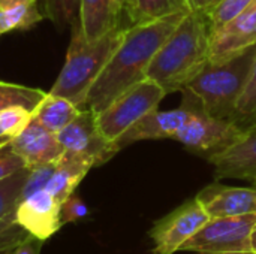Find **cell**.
Returning a JSON list of instances; mask_svg holds the SVG:
<instances>
[{
  "mask_svg": "<svg viewBox=\"0 0 256 254\" xmlns=\"http://www.w3.org/2000/svg\"><path fill=\"white\" fill-rule=\"evenodd\" d=\"M186 13L177 12L128 25L120 45L92 85L84 108L99 114L128 88L146 79L154 54Z\"/></svg>",
  "mask_w": 256,
  "mask_h": 254,
  "instance_id": "cell-1",
  "label": "cell"
},
{
  "mask_svg": "<svg viewBox=\"0 0 256 254\" xmlns=\"http://www.w3.org/2000/svg\"><path fill=\"white\" fill-rule=\"evenodd\" d=\"M212 31L207 15L192 9L154 54L147 78L166 94L182 91L210 63Z\"/></svg>",
  "mask_w": 256,
  "mask_h": 254,
  "instance_id": "cell-2",
  "label": "cell"
},
{
  "mask_svg": "<svg viewBox=\"0 0 256 254\" xmlns=\"http://www.w3.org/2000/svg\"><path fill=\"white\" fill-rule=\"evenodd\" d=\"M124 31L126 27H118L99 39L87 40L76 19L72 24V39L64 64L50 93L64 97L84 109L92 85L120 45Z\"/></svg>",
  "mask_w": 256,
  "mask_h": 254,
  "instance_id": "cell-3",
  "label": "cell"
},
{
  "mask_svg": "<svg viewBox=\"0 0 256 254\" xmlns=\"http://www.w3.org/2000/svg\"><path fill=\"white\" fill-rule=\"evenodd\" d=\"M255 61L256 45L222 63H208L186 88L200 99L210 115L236 120V108Z\"/></svg>",
  "mask_w": 256,
  "mask_h": 254,
  "instance_id": "cell-4",
  "label": "cell"
},
{
  "mask_svg": "<svg viewBox=\"0 0 256 254\" xmlns=\"http://www.w3.org/2000/svg\"><path fill=\"white\" fill-rule=\"evenodd\" d=\"M182 91L189 94L192 112L176 133L174 139L183 144L188 150L208 159L226 150L243 136L246 127L238 121L210 115L190 90L183 88Z\"/></svg>",
  "mask_w": 256,
  "mask_h": 254,
  "instance_id": "cell-5",
  "label": "cell"
},
{
  "mask_svg": "<svg viewBox=\"0 0 256 254\" xmlns=\"http://www.w3.org/2000/svg\"><path fill=\"white\" fill-rule=\"evenodd\" d=\"M165 96V90L150 78L132 85L102 112L96 114V121L102 135L110 142L116 144L135 123L156 109Z\"/></svg>",
  "mask_w": 256,
  "mask_h": 254,
  "instance_id": "cell-6",
  "label": "cell"
},
{
  "mask_svg": "<svg viewBox=\"0 0 256 254\" xmlns=\"http://www.w3.org/2000/svg\"><path fill=\"white\" fill-rule=\"evenodd\" d=\"M256 226V213L244 216L210 219L180 252L196 254L252 253V232Z\"/></svg>",
  "mask_w": 256,
  "mask_h": 254,
  "instance_id": "cell-7",
  "label": "cell"
},
{
  "mask_svg": "<svg viewBox=\"0 0 256 254\" xmlns=\"http://www.w3.org/2000/svg\"><path fill=\"white\" fill-rule=\"evenodd\" d=\"M64 154L88 162L93 168L100 166L120 150L100 132L96 114L87 108L81 109L76 118L57 133Z\"/></svg>",
  "mask_w": 256,
  "mask_h": 254,
  "instance_id": "cell-8",
  "label": "cell"
},
{
  "mask_svg": "<svg viewBox=\"0 0 256 254\" xmlns=\"http://www.w3.org/2000/svg\"><path fill=\"white\" fill-rule=\"evenodd\" d=\"M208 214L196 198L184 202L168 216L156 222L150 231L154 254H174L192 238L207 222Z\"/></svg>",
  "mask_w": 256,
  "mask_h": 254,
  "instance_id": "cell-9",
  "label": "cell"
},
{
  "mask_svg": "<svg viewBox=\"0 0 256 254\" xmlns=\"http://www.w3.org/2000/svg\"><path fill=\"white\" fill-rule=\"evenodd\" d=\"M14 220L26 234L42 243L57 234L64 225L62 220V204L45 189L38 190L18 201Z\"/></svg>",
  "mask_w": 256,
  "mask_h": 254,
  "instance_id": "cell-10",
  "label": "cell"
},
{
  "mask_svg": "<svg viewBox=\"0 0 256 254\" xmlns=\"http://www.w3.org/2000/svg\"><path fill=\"white\" fill-rule=\"evenodd\" d=\"M183 93V102L178 108L170 111L153 109L138 123H135L123 136L116 142L117 148L122 150L138 141L146 139H174L176 133L184 124L192 112V102L186 91Z\"/></svg>",
  "mask_w": 256,
  "mask_h": 254,
  "instance_id": "cell-11",
  "label": "cell"
},
{
  "mask_svg": "<svg viewBox=\"0 0 256 254\" xmlns=\"http://www.w3.org/2000/svg\"><path fill=\"white\" fill-rule=\"evenodd\" d=\"M256 45V0L212 36L210 63H222Z\"/></svg>",
  "mask_w": 256,
  "mask_h": 254,
  "instance_id": "cell-12",
  "label": "cell"
},
{
  "mask_svg": "<svg viewBox=\"0 0 256 254\" xmlns=\"http://www.w3.org/2000/svg\"><path fill=\"white\" fill-rule=\"evenodd\" d=\"M216 180L236 178L256 181V123L246 126L243 136L226 150L207 159Z\"/></svg>",
  "mask_w": 256,
  "mask_h": 254,
  "instance_id": "cell-13",
  "label": "cell"
},
{
  "mask_svg": "<svg viewBox=\"0 0 256 254\" xmlns=\"http://www.w3.org/2000/svg\"><path fill=\"white\" fill-rule=\"evenodd\" d=\"M9 147L22 159L28 169L58 163L64 154V148L57 135L46 130L34 120H32L30 124L9 142Z\"/></svg>",
  "mask_w": 256,
  "mask_h": 254,
  "instance_id": "cell-14",
  "label": "cell"
},
{
  "mask_svg": "<svg viewBox=\"0 0 256 254\" xmlns=\"http://www.w3.org/2000/svg\"><path fill=\"white\" fill-rule=\"evenodd\" d=\"M210 219L256 213V189L231 187L213 183L196 196Z\"/></svg>",
  "mask_w": 256,
  "mask_h": 254,
  "instance_id": "cell-15",
  "label": "cell"
},
{
  "mask_svg": "<svg viewBox=\"0 0 256 254\" xmlns=\"http://www.w3.org/2000/svg\"><path fill=\"white\" fill-rule=\"evenodd\" d=\"M122 0H80L78 21L87 40H94L122 27Z\"/></svg>",
  "mask_w": 256,
  "mask_h": 254,
  "instance_id": "cell-16",
  "label": "cell"
},
{
  "mask_svg": "<svg viewBox=\"0 0 256 254\" xmlns=\"http://www.w3.org/2000/svg\"><path fill=\"white\" fill-rule=\"evenodd\" d=\"M28 172H30L28 168H22L21 171L10 175L9 178L0 181V250L2 253L8 250L14 243L18 241L9 234L15 231L14 228H18L14 220V213L18 204L22 186L28 177Z\"/></svg>",
  "mask_w": 256,
  "mask_h": 254,
  "instance_id": "cell-17",
  "label": "cell"
},
{
  "mask_svg": "<svg viewBox=\"0 0 256 254\" xmlns=\"http://www.w3.org/2000/svg\"><path fill=\"white\" fill-rule=\"evenodd\" d=\"M92 168L93 166L88 162L63 154L45 190H48L60 204H63L70 195H74L75 189L80 186V183Z\"/></svg>",
  "mask_w": 256,
  "mask_h": 254,
  "instance_id": "cell-18",
  "label": "cell"
},
{
  "mask_svg": "<svg viewBox=\"0 0 256 254\" xmlns=\"http://www.w3.org/2000/svg\"><path fill=\"white\" fill-rule=\"evenodd\" d=\"M80 112L81 108L74 105L70 100L46 93L39 105L33 109V120L57 135L69 123H72Z\"/></svg>",
  "mask_w": 256,
  "mask_h": 254,
  "instance_id": "cell-19",
  "label": "cell"
},
{
  "mask_svg": "<svg viewBox=\"0 0 256 254\" xmlns=\"http://www.w3.org/2000/svg\"><path fill=\"white\" fill-rule=\"evenodd\" d=\"M38 0H0V34L27 30L42 21Z\"/></svg>",
  "mask_w": 256,
  "mask_h": 254,
  "instance_id": "cell-20",
  "label": "cell"
},
{
  "mask_svg": "<svg viewBox=\"0 0 256 254\" xmlns=\"http://www.w3.org/2000/svg\"><path fill=\"white\" fill-rule=\"evenodd\" d=\"M46 93L38 88H28L18 84L0 81V111L10 106H24L33 111Z\"/></svg>",
  "mask_w": 256,
  "mask_h": 254,
  "instance_id": "cell-21",
  "label": "cell"
},
{
  "mask_svg": "<svg viewBox=\"0 0 256 254\" xmlns=\"http://www.w3.org/2000/svg\"><path fill=\"white\" fill-rule=\"evenodd\" d=\"M136 16L135 22L152 21L168 16L177 12H190V0H135Z\"/></svg>",
  "mask_w": 256,
  "mask_h": 254,
  "instance_id": "cell-22",
  "label": "cell"
},
{
  "mask_svg": "<svg viewBox=\"0 0 256 254\" xmlns=\"http://www.w3.org/2000/svg\"><path fill=\"white\" fill-rule=\"evenodd\" d=\"M254 0H220L213 9H210L206 15L210 24L212 36L231 22L238 13H242Z\"/></svg>",
  "mask_w": 256,
  "mask_h": 254,
  "instance_id": "cell-23",
  "label": "cell"
},
{
  "mask_svg": "<svg viewBox=\"0 0 256 254\" xmlns=\"http://www.w3.org/2000/svg\"><path fill=\"white\" fill-rule=\"evenodd\" d=\"M44 10L58 30H64L78 19L80 0H44Z\"/></svg>",
  "mask_w": 256,
  "mask_h": 254,
  "instance_id": "cell-24",
  "label": "cell"
},
{
  "mask_svg": "<svg viewBox=\"0 0 256 254\" xmlns=\"http://www.w3.org/2000/svg\"><path fill=\"white\" fill-rule=\"evenodd\" d=\"M33 120V111L24 106H10L0 111V130L9 142L18 136Z\"/></svg>",
  "mask_w": 256,
  "mask_h": 254,
  "instance_id": "cell-25",
  "label": "cell"
},
{
  "mask_svg": "<svg viewBox=\"0 0 256 254\" xmlns=\"http://www.w3.org/2000/svg\"><path fill=\"white\" fill-rule=\"evenodd\" d=\"M236 120L244 127L256 123V61L254 64L249 82L237 103Z\"/></svg>",
  "mask_w": 256,
  "mask_h": 254,
  "instance_id": "cell-26",
  "label": "cell"
},
{
  "mask_svg": "<svg viewBox=\"0 0 256 254\" xmlns=\"http://www.w3.org/2000/svg\"><path fill=\"white\" fill-rule=\"evenodd\" d=\"M57 163H50V165H44V166H38V168H33L30 169L28 172V177L22 186V190H21V195H20V199L38 192V190H42L46 187L54 169H56ZM18 199V201H20Z\"/></svg>",
  "mask_w": 256,
  "mask_h": 254,
  "instance_id": "cell-27",
  "label": "cell"
},
{
  "mask_svg": "<svg viewBox=\"0 0 256 254\" xmlns=\"http://www.w3.org/2000/svg\"><path fill=\"white\" fill-rule=\"evenodd\" d=\"M22 168H26L22 159L16 153H14L9 144L0 147V181L9 178L15 172L21 171Z\"/></svg>",
  "mask_w": 256,
  "mask_h": 254,
  "instance_id": "cell-28",
  "label": "cell"
},
{
  "mask_svg": "<svg viewBox=\"0 0 256 254\" xmlns=\"http://www.w3.org/2000/svg\"><path fill=\"white\" fill-rule=\"evenodd\" d=\"M88 214L86 204L74 193L62 204V220L63 223H75Z\"/></svg>",
  "mask_w": 256,
  "mask_h": 254,
  "instance_id": "cell-29",
  "label": "cell"
},
{
  "mask_svg": "<svg viewBox=\"0 0 256 254\" xmlns=\"http://www.w3.org/2000/svg\"><path fill=\"white\" fill-rule=\"evenodd\" d=\"M40 246L42 241L34 238L30 234H26L21 237L16 243H14L4 254H40Z\"/></svg>",
  "mask_w": 256,
  "mask_h": 254,
  "instance_id": "cell-30",
  "label": "cell"
},
{
  "mask_svg": "<svg viewBox=\"0 0 256 254\" xmlns=\"http://www.w3.org/2000/svg\"><path fill=\"white\" fill-rule=\"evenodd\" d=\"M122 7H123V15L129 18L130 24H135V16H136V1L135 0H122Z\"/></svg>",
  "mask_w": 256,
  "mask_h": 254,
  "instance_id": "cell-31",
  "label": "cell"
},
{
  "mask_svg": "<svg viewBox=\"0 0 256 254\" xmlns=\"http://www.w3.org/2000/svg\"><path fill=\"white\" fill-rule=\"evenodd\" d=\"M219 1H220V0H190V4H192V9L207 13V12H208L210 9H213Z\"/></svg>",
  "mask_w": 256,
  "mask_h": 254,
  "instance_id": "cell-32",
  "label": "cell"
},
{
  "mask_svg": "<svg viewBox=\"0 0 256 254\" xmlns=\"http://www.w3.org/2000/svg\"><path fill=\"white\" fill-rule=\"evenodd\" d=\"M250 244H252V253H256V226L252 232V240H250Z\"/></svg>",
  "mask_w": 256,
  "mask_h": 254,
  "instance_id": "cell-33",
  "label": "cell"
},
{
  "mask_svg": "<svg viewBox=\"0 0 256 254\" xmlns=\"http://www.w3.org/2000/svg\"><path fill=\"white\" fill-rule=\"evenodd\" d=\"M244 254H256V253H244Z\"/></svg>",
  "mask_w": 256,
  "mask_h": 254,
  "instance_id": "cell-34",
  "label": "cell"
},
{
  "mask_svg": "<svg viewBox=\"0 0 256 254\" xmlns=\"http://www.w3.org/2000/svg\"><path fill=\"white\" fill-rule=\"evenodd\" d=\"M0 254H2V250H0Z\"/></svg>",
  "mask_w": 256,
  "mask_h": 254,
  "instance_id": "cell-35",
  "label": "cell"
},
{
  "mask_svg": "<svg viewBox=\"0 0 256 254\" xmlns=\"http://www.w3.org/2000/svg\"><path fill=\"white\" fill-rule=\"evenodd\" d=\"M255 183H256V181H255Z\"/></svg>",
  "mask_w": 256,
  "mask_h": 254,
  "instance_id": "cell-36",
  "label": "cell"
}]
</instances>
